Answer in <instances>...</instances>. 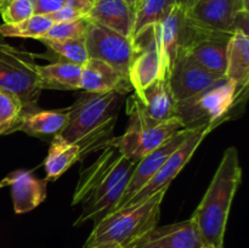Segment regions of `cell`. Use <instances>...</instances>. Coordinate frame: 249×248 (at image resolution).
Returning a JSON list of instances; mask_svg holds the SVG:
<instances>
[{
    "label": "cell",
    "instance_id": "1",
    "mask_svg": "<svg viewBox=\"0 0 249 248\" xmlns=\"http://www.w3.org/2000/svg\"><path fill=\"white\" fill-rule=\"evenodd\" d=\"M242 180V167L236 147L226 148L219 167L191 218L197 224L203 243L224 248L233 197Z\"/></svg>",
    "mask_w": 249,
    "mask_h": 248
},
{
    "label": "cell",
    "instance_id": "32",
    "mask_svg": "<svg viewBox=\"0 0 249 248\" xmlns=\"http://www.w3.org/2000/svg\"><path fill=\"white\" fill-rule=\"evenodd\" d=\"M34 15H51L62 9L68 0H33Z\"/></svg>",
    "mask_w": 249,
    "mask_h": 248
},
{
    "label": "cell",
    "instance_id": "17",
    "mask_svg": "<svg viewBox=\"0 0 249 248\" xmlns=\"http://www.w3.org/2000/svg\"><path fill=\"white\" fill-rule=\"evenodd\" d=\"M162 56V79L168 80L173 63L182 43L185 31V7L175 5L164 21L156 24Z\"/></svg>",
    "mask_w": 249,
    "mask_h": 248
},
{
    "label": "cell",
    "instance_id": "33",
    "mask_svg": "<svg viewBox=\"0 0 249 248\" xmlns=\"http://www.w3.org/2000/svg\"><path fill=\"white\" fill-rule=\"evenodd\" d=\"M92 1L94 0H68V4L73 5L74 7H77L78 10L83 12V14L87 16V14L89 12L90 7H91Z\"/></svg>",
    "mask_w": 249,
    "mask_h": 248
},
{
    "label": "cell",
    "instance_id": "19",
    "mask_svg": "<svg viewBox=\"0 0 249 248\" xmlns=\"http://www.w3.org/2000/svg\"><path fill=\"white\" fill-rule=\"evenodd\" d=\"M11 187L14 211L16 214L28 213L46 198V180L36 179L28 170H16L4 179Z\"/></svg>",
    "mask_w": 249,
    "mask_h": 248
},
{
    "label": "cell",
    "instance_id": "6",
    "mask_svg": "<svg viewBox=\"0 0 249 248\" xmlns=\"http://www.w3.org/2000/svg\"><path fill=\"white\" fill-rule=\"evenodd\" d=\"M236 104V85L231 80H219L196 96L179 102L177 117L186 129L213 126L214 129L230 118V112Z\"/></svg>",
    "mask_w": 249,
    "mask_h": 248
},
{
    "label": "cell",
    "instance_id": "28",
    "mask_svg": "<svg viewBox=\"0 0 249 248\" xmlns=\"http://www.w3.org/2000/svg\"><path fill=\"white\" fill-rule=\"evenodd\" d=\"M23 111V106L16 96L0 90V135L11 134L12 126Z\"/></svg>",
    "mask_w": 249,
    "mask_h": 248
},
{
    "label": "cell",
    "instance_id": "4",
    "mask_svg": "<svg viewBox=\"0 0 249 248\" xmlns=\"http://www.w3.org/2000/svg\"><path fill=\"white\" fill-rule=\"evenodd\" d=\"M126 113L129 116V124L125 133L119 138L107 141L105 146H113L122 155L133 160L141 159L169 140L178 131L186 129L179 117H173L163 122H151L141 111L134 92L126 101Z\"/></svg>",
    "mask_w": 249,
    "mask_h": 248
},
{
    "label": "cell",
    "instance_id": "9",
    "mask_svg": "<svg viewBox=\"0 0 249 248\" xmlns=\"http://www.w3.org/2000/svg\"><path fill=\"white\" fill-rule=\"evenodd\" d=\"M84 41L89 57L108 63L129 79V70L135 53L133 39L89 21Z\"/></svg>",
    "mask_w": 249,
    "mask_h": 248
},
{
    "label": "cell",
    "instance_id": "23",
    "mask_svg": "<svg viewBox=\"0 0 249 248\" xmlns=\"http://www.w3.org/2000/svg\"><path fill=\"white\" fill-rule=\"evenodd\" d=\"M43 89L78 90L80 89L82 66L61 60L46 66H38Z\"/></svg>",
    "mask_w": 249,
    "mask_h": 248
},
{
    "label": "cell",
    "instance_id": "24",
    "mask_svg": "<svg viewBox=\"0 0 249 248\" xmlns=\"http://www.w3.org/2000/svg\"><path fill=\"white\" fill-rule=\"evenodd\" d=\"M80 160V148L77 143L66 140L61 134L53 136L49 148L48 157L44 162L46 181L58 179L71 165Z\"/></svg>",
    "mask_w": 249,
    "mask_h": 248
},
{
    "label": "cell",
    "instance_id": "7",
    "mask_svg": "<svg viewBox=\"0 0 249 248\" xmlns=\"http://www.w3.org/2000/svg\"><path fill=\"white\" fill-rule=\"evenodd\" d=\"M38 66L32 53L0 45V90L16 96L23 109L36 106L43 90Z\"/></svg>",
    "mask_w": 249,
    "mask_h": 248
},
{
    "label": "cell",
    "instance_id": "14",
    "mask_svg": "<svg viewBox=\"0 0 249 248\" xmlns=\"http://www.w3.org/2000/svg\"><path fill=\"white\" fill-rule=\"evenodd\" d=\"M194 130L195 129H182V130L178 131L174 136H172L169 140L165 141L163 145H160V147L143 156L141 159H139L133 173H131L128 185H126L125 190L122 195L121 201L118 202V204H117L113 211L125 206L129 199L155 177V174L160 170V168L167 160V158L191 135Z\"/></svg>",
    "mask_w": 249,
    "mask_h": 248
},
{
    "label": "cell",
    "instance_id": "34",
    "mask_svg": "<svg viewBox=\"0 0 249 248\" xmlns=\"http://www.w3.org/2000/svg\"><path fill=\"white\" fill-rule=\"evenodd\" d=\"M124 1L126 2V4L129 5L130 7H133L134 10L136 11V9H138L139 4H140V0H124Z\"/></svg>",
    "mask_w": 249,
    "mask_h": 248
},
{
    "label": "cell",
    "instance_id": "2",
    "mask_svg": "<svg viewBox=\"0 0 249 248\" xmlns=\"http://www.w3.org/2000/svg\"><path fill=\"white\" fill-rule=\"evenodd\" d=\"M167 189L136 203L109 212L97 220L84 248H134L158 225Z\"/></svg>",
    "mask_w": 249,
    "mask_h": 248
},
{
    "label": "cell",
    "instance_id": "12",
    "mask_svg": "<svg viewBox=\"0 0 249 248\" xmlns=\"http://www.w3.org/2000/svg\"><path fill=\"white\" fill-rule=\"evenodd\" d=\"M213 126H202V128L195 129L191 133V135L167 158L164 163H163L162 167L160 168L157 173L155 174V177L145 185L141 190H139L133 197L128 201V204L136 203V202H140L142 199L147 198V197L152 196L153 194H156L157 191L162 189H169L170 184L173 182V180L177 177V175L179 174L182 170V168L186 165V163L191 159V157L194 156V153L196 152V150L198 148V146L201 145L202 141L204 140L208 134H211V131H213ZM124 207V206H123Z\"/></svg>",
    "mask_w": 249,
    "mask_h": 248
},
{
    "label": "cell",
    "instance_id": "35",
    "mask_svg": "<svg viewBox=\"0 0 249 248\" xmlns=\"http://www.w3.org/2000/svg\"><path fill=\"white\" fill-rule=\"evenodd\" d=\"M194 1H195V0H179V4H181L182 6L186 9V7H189L190 5H191Z\"/></svg>",
    "mask_w": 249,
    "mask_h": 248
},
{
    "label": "cell",
    "instance_id": "20",
    "mask_svg": "<svg viewBox=\"0 0 249 248\" xmlns=\"http://www.w3.org/2000/svg\"><path fill=\"white\" fill-rule=\"evenodd\" d=\"M87 18L133 39L135 10L124 0H94Z\"/></svg>",
    "mask_w": 249,
    "mask_h": 248
},
{
    "label": "cell",
    "instance_id": "16",
    "mask_svg": "<svg viewBox=\"0 0 249 248\" xmlns=\"http://www.w3.org/2000/svg\"><path fill=\"white\" fill-rule=\"evenodd\" d=\"M80 89L87 92L116 91L119 95L133 91L128 78L108 63L91 57L82 66Z\"/></svg>",
    "mask_w": 249,
    "mask_h": 248
},
{
    "label": "cell",
    "instance_id": "26",
    "mask_svg": "<svg viewBox=\"0 0 249 248\" xmlns=\"http://www.w3.org/2000/svg\"><path fill=\"white\" fill-rule=\"evenodd\" d=\"M53 22L48 15H33L24 21L12 24H0V34L4 38L41 39Z\"/></svg>",
    "mask_w": 249,
    "mask_h": 248
},
{
    "label": "cell",
    "instance_id": "8",
    "mask_svg": "<svg viewBox=\"0 0 249 248\" xmlns=\"http://www.w3.org/2000/svg\"><path fill=\"white\" fill-rule=\"evenodd\" d=\"M230 33L192 28L185 22L184 36L179 51L219 78H225Z\"/></svg>",
    "mask_w": 249,
    "mask_h": 248
},
{
    "label": "cell",
    "instance_id": "10",
    "mask_svg": "<svg viewBox=\"0 0 249 248\" xmlns=\"http://www.w3.org/2000/svg\"><path fill=\"white\" fill-rule=\"evenodd\" d=\"M240 11H249V0H195L185 9V22L192 28L232 34Z\"/></svg>",
    "mask_w": 249,
    "mask_h": 248
},
{
    "label": "cell",
    "instance_id": "37",
    "mask_svg": "<svg viewBox=\"0 0 249 248\" xmlns=\"http://www.w3.org/2000/svg\"><path fill=\"white\" fill-rule=\"evenodd\" d=\"M201 248H216L215 246H213V245H207V243H204L203 246H202Z\"/></svg>",
    "mask_w": 249,
    "mask_h": 248
},
{
    "label": "cell",
    "instance_id": "30",
    "mask_svg": "<svg viewBox=\"0 0 249 248\" xmlns=\"http://www.w3.org/2000/svg\"><path fill=\"white\" fill-rule=\"evenodd\" d=\"M5 24L18 23L34 15L33 0H11L0 11Z\"/></svg>",
    "mask_w": 249,
    "mask_h": 248
},
{
    "label": "cell",
    "instance_id": "3",
    "mask_svg": "<svg viewBox=\"0 0 249 248\" xmlns=\"http://www.w3.org/2000/svg\"><path fill=\"white\" fill-rule=\"evenodd\" d=\"M119 96L116 91H85L68 107V123L61 135L79 146L80 159L100 148V141L114 128Z\"/></svg>",
    "mask_w": 249,
    "mask_h": 248
},
{
    "label": "cell",
    "instance_id": "22",
    "mask_svg": "<svg viewBox=\"0 0 249 248\" xmlns=\"http://www.w3.org/2000/svg\"><path fill=\"white\" fill-rule=\"evenodd\" d=\"M68 123V107L61 109H38L36 106L24 108L12 126L14 131H23L29 135H57Z\"/></svg>",
    "mask_w": 249,
    "mask_h": 248
},
{
    "label": "cell",
    "instance_id": "39",
    "mask_svg": "<svg viewBox=\"0 0 249 248\" xmlns=\"http://www.w3.org/2000/svg\"><path fill=\"white\" fill-rule=\"evenodd\" d=\"M6 186V182L4 181V180H2V181H0V190L2 189V187H5Z\"/></svg>",
    "mask_w": 249,
    "mask_h": 248
},
{
    "label": "cell",
    "instance_id": "31",
    "mask_svg": "<svg viewBox=\"0 0 249 248\" xmlns=\"http://www.w3.org/2000/svg\"><path fill=\"white\" fill-rule=\"evenodd\" d=\"M49 17L53 19V23H60V22L74 21V19L82 18V17H87V16H85L80 10H78L77 7H74L73 5L68 4L67 2L62 9L53 12V14L49 15Z\"/></svg>",
    "mask_w": 249,
    "mask_h": 248
},
{
    "label": "cell",
    "instance_id": "25",
    "mask_svg": "<svg viewBox=\"0 0 249 248\" xmlns=\"http://www.w3.org/2000/svg\"><path fill=\"white\" fill-rule=\"evenodd\" d=\"M178 4L179 0H140L135 11L133 39L143 29L164 21Z\"/></svg>",
    "mask_w": 249,
    "mask_h": 248
},
{
    "label": "cell",
    "instance_id": "18",
    "mask_svg": "<svg viewBox=\"0 0 249 248\" xmlns=\"http://www.w3.org/2000/svg\"><path fill=\"white\" fill-rule=\"evenodd\" d=\"M225 78L236 85V104L240 105L249 85V36L241 31L233 32L229 40Z\"/></svg>",
    "mask_w": 249,
    "mask_h": 248
},
{
    "label": "cell",
    "instance_id": "38",
    "mask_svg": "<svg viewBox=\"0 0 249 248\" xmlns=\"http://www.w3.org/2000/svg\"><path fill=\"white\" fill-rule=\"evenodd\" d=\"M4 44H6L5 43V38L1 35V34H0V45H4Z\"/></svg>",
    "mask_w": 249,
    "mask_h": 248
},
{
    "label": "cell",
    "instance_id": "21",
    "mask_svg": "<svg viewBox=\"0 0 249 248\" xmlns=\"http://www.w3.org/2000/svg\"><path fill=\"white\" fill-rule=\"evenodd\" d=\"M134 95L142 113L151 122H163L177 117L178 104L168 80L157 79Z\"/></svg>",
    "mask_w": 249,
    "mask_h": 248
},
{
    "label": "cell",
    "instance_id": "13",
    "mask_svg": "<svg viewBox=\"0 0 249 248\" xmlns=\"http://www.w3.org/2000/svg\"><path fill=\"white\" fill-rule=\"evenodd\" d=\"M223 79L225 78L216 77L179 51L173 63L168 83L177 104H179L196 96Z\"/></svg>",
    "mask_w": 249,
    "mask_h": 248
},
{
    "label": "cell",
    "instance_id": "29",
    "mask_svg": "<svg viewBox=\"0 0 249 248\" xmlns=\"http://www.w3.org/2000/svg\"><path fill=\"white\" fill-rule=\"evenodd\" d=\"M89 19L87 17L74 19L70 22L53 23L45 35V39H84L87 34ZM41 38V39H43ZM40 40V39H39Z\"/></svg>",
    "mask_w": 249,
    "mask_h": 248
},
{
    "label": "cell",
    "instance_id": "36",
    "mask_svg": "<svg viewBox=\"0 0 249 248\" xmlns=\"http://www.w3.org/2000/svg\"><path fill=\"white\" fill-rule=\"evenodd\" d=\"M10 1H11V0H0V11H1V10L4 9V7L6 6Z\"/></svg>",
    "mask_w": 249,
    "mask_h": 248
},
{
    "label": "cell",
    "instance_id": "27",
    "mask_svg": "<svg viewBox=\"0 0 249 248\" xmlns=\"http://www.w3.org/2000/svg\"><path fill=\"white\" fill-rule=\"evenodd\" d=\"M50 50L55 51L63 60L83 66L89 58L84 39H40Z\"/></svg>",
    "mask_w": 249,
    "mask_h": 248
},
{
    "label": "cell",
    "instance_id": "5",
    "mask_svg": "<svg viewBox=\"0 0 249 248\" xmlns=\"http://www.w3.org/2000/svg\"><path fill=\"white\" fill-rule=\"evenodd\" d=\"M136 163L113 146H105L100 157L80 173L72 204H83V209L91 207L124 180L130 179Z\"/></svg>",
    "mask_w": 249,
    "mask_h": 248
},
{
    "label": "cell",
    "instance_id": "15",
    "mask_svg": "<svg viewBox=\"0 0 249 248\" xmlns=\"http://www.w3.org/2000/svg\"><path fill=\"white\" fill-rule=\"evenodd\" d=\"M201 232L192 218L164 226H156L134 248H201Z\"/></svg>",
    "mask_w": 249,
    "mask_h": 248
},
{
    "label": "cell",
    "instance_id": "11",
    "mask_svg": "<svg viewBox=\"0 0 249 248\" xmlns=\"http://www.w3.org/2000/svg\"><path fill=\"white\" fill-rule=\"evenodd\" d=\"M135 53L129 70V82L134 92H139L162 79V56L157 26L148 27L134 36Z\"/></svg>",
    "mask_w": 249,
    "mask_h": 248
}]
</instances>
